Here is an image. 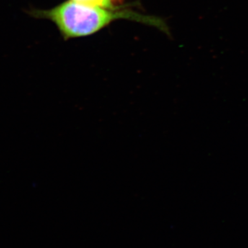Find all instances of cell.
<instances>
[{
  "label": "cell",
  "mask_w": 248,
  "mask_h": 248,
  "mask_svg": "<svg viewBox=\"0 0 248 248\" xmlns=\"http://www.w3.org/2000/svg\"><path fill=\"white\" fill-rule=\"evenodd\" d=\"M114 1H115V0H114ZM122 0H116V2H121Z\"/></svg>",
  "instance_id": "obj_3"
},
{
  "label": "cell",
  "mask_w": 248,
  "mask_h": 248,
  "mask_svg": "<svg viewBox=\"0 0 248 248\" xmlns=\"http://www.w3.org/2000/svg\"><path fill=\"white\" fill-rule=\"evenodd\" d=\"M26 12L31 17L48 19L53 22L65 40L93 35L120 19L152 26L169 34V27L161 18L146 16L132 10L88 6L72 0L50 9L31 8Z\"/></svg>",
  "instance_id": "obj_1"
},
{
  "label": "cell",
  "mask_w": 248,
  "mask_h": 248,
  "mask_svg": "<svg viewBox=\"0 0 248 248\" xmlns=\"http://www.w3.org/2000/svg\"><path fill=\"white\" fill-rule=\"evenodd\" d=\"M79 4L88 5V6H99L106 9H115L114 0H72Z\"/></svg>",
  "instance_id": "obj_2"
}]
</instances>
